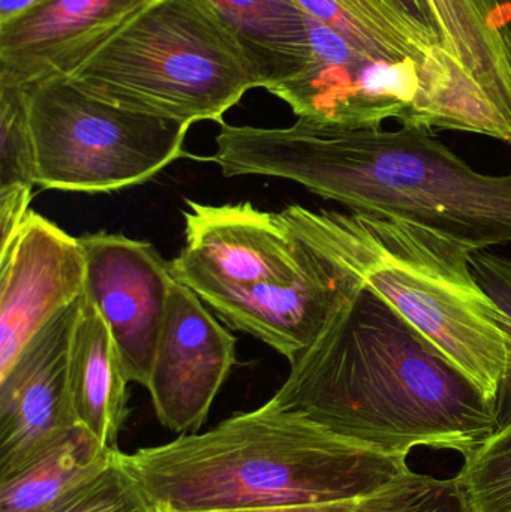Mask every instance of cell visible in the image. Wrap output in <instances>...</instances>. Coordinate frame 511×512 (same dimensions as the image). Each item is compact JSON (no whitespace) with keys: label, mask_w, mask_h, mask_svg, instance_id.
<instances>
[{"label":"cell","mask_w":511,"mask_h":512,"mask_svg":"<svg viewBox=\"0 0 511 512\" xmlns=\"http://www.w3.org/2000/svg\"><path fill=\"white\" fill-rule=\"evenodd\" d=\"M128 384L110 328L83 294L69 352L72 408L77 424L114 451L128 415Z\"/></svg>","instance_id":"2e32d148"},{"label":"cell","mask_w":511,"mask_h":512,"mask_svg":"<svg viewBox=\"0 0 511 512\" xmlns=\"http://www.w3.org/2000/svg\"><path fill=\"white\" fill-rule=\"evenodd\" d=\"M212 161L224 176L291 180L354 212L405 219L474 251L511 243V173H479L431 129L221 123Z\"/></svg>","instance_id":"7a4b0ae2"},{"label":"cell","mask_w":511,"mask_h":512,"mask_svg":"<svg viewBox=\"0 0 511 512\" xmlns=\"http://www.w3.org/2000/svg\"><path fill=\"white\" fill-rule=\"evenodd\" d=\"M38 512H155L117 454L110 466Z\"/></svg>","instance_id":"44dd1931"},{"label":"cell","mask_w":511,"mask_h":512,"mask_svg":"<svg viewBox=\"0 0 511 512\" xmlns=\"http://www.w3.org/2000/svg\"><path fill=\"white\" fill-rule=\"evenodd\" d=\"M471 267L486 294L506 315L509 331V354L506 369L495 397L494 409L498 432L511 427V259L492 252L476 251L471 255Z\"/></svg>","instance_id":"603a6c76"},{"label":"cell","mask_w":511,"mask_h":512,"mask_svg":"<svg viewBox=\"0 0 511 512\" xmlns=\"http://www.w3.org/2000/svg\"><path fill=\"white\" fill-rule=\"evenodd\" d=\"M294 2L377 62L419 75L441 131L488 137V126L456 86L452 66L428 27L399 11L389 0Z\"/></svg>","instance_id":"7c38bea8"},{"label":"cell","mask_w":511,"mask_h":512,"mask_svg":"<svg viewBox=\"0 0 511 512\" xmlns=\"http://www.w3.org/2000/svg\"><path fill=\"white\" fill-rule=\"evenodd\" d=\"M237 339L207 304L174 280L147 390L156 417L177 433H197L236 364Z\"/></svg>","instance_id":"30bf717a"},{"label":"cell","mask_w":511,"mask_h":512,"mask_svg":"<svg viewBox=\"0 0 511 512\" xmlns=\"http://www.w3.org/2000/svg\"><path fill=\"white\" fill-rule=\"evenodd\" d=\"M185 246L171 262L174 277L198 297L299 279L305 252L281 212L252 204L209 206L186 200Z\"/></svg>","instance_id":"52a82bcc"},{"label":"cell","mask_w":511,"mask_h":512,"mask_svg":"<svg viewBox=\"0 0 511 512\" xmlns=\"http://www.w3.org/2000/svg\"><path fill=\"white\" fill-rule=\"evenodd\" d=\"M456 86L489 129L511 144V0H422Z\"/></svg>","instance_id":"9a60e30c"},{"label":"cell","mask_w":511,"mask_h":512,"mask_svg":"<svg viewBox=\"0 0 511 512\" xmlns=\"http://www.w3.org/2000/svg\"><path fill=\"white\" fill-rule=\"evenodd\" d=\"M155 0H41L0 24V86L68 78Z\"/></svg>","instance_id":"4fadbf2b"},{"label":"cell","mask_w":511,"mask_h":512,"mask_svg":"<svg viewBox=\"0 0 511 512\" xmlns=\"http://www.w3.org/2000/svg\"><path fill=\"white\" fill-rule=\"evenodd\" d=\"M41 0H0V24L8 23L20 17L27 9L35 6Z\"/></svg>","instance_id":"d4e9b609"},{"label":"cell","mask_w":511,"mask_h":512,"mask_svg":"<svg viewBox=\"0 0 511 512\" xmlns=\"http://www.w3.org/2000/svg\"><path fill=\"white\" fill-rule=\"evenodd\" d=\"M86 261V289L110 328L129 382L147 387L167 318L174 277L155 246L123 234L78 237Z\"/></svg>","instance_id":"ba28073f"},{"label":"cell","mask_w":511,"mask_h":512,"mask_svg":"<svg viewBox=\"0 0 511 512\" xmlns=\"http://www.w3.org/2000/svg\"><path fill=\"white\" fill-rule=\"evenodd\" d=\"M245 51L263 89L293 80L312 62L308 15L294 0H195Z\"/></svg>","instance_id":"e0dca14e"},{"label":"cell","mask_w":511,"mask_h":512,"mask_svg":"<svg viewBox=\"0 0 511 512\" xmlns=\"http://www.w3.org/2000/svg\"><path fill=\"white\" fill-rule=\"evenodd\" d=\"M68 80L102 101L191 126L224 123L260 75L195 0H155Z\"/></svg>","instance_id":"5b68a950"},{"label":"cell","mask_w":511,"mask_h":512,"mask_svg":"<svg viewBox=\"0 0 511 512\" xmlns=\"http://www.w3.org/2000/svg\"><path fill=\"white\" fill-rule=\"evenodd\" d=\"M450 480H438L428 475L416 474L389 487L383 492L366 498L327 504L297 505V507L257 508V510L207 511V512H410L428 502L449 486ZM155 507V505H153ZM155 512H177L155 507Z\"/></svg>","instance_id":"7402d4cb"},{"label":"cell","mask_w":511,"mask_h":512,"mask_svg":"<svg viewBox=\"0 0 511 512\" xmlns=\"http://www.w3.org/2000/svg\"><path fill=\"white\" fill-rule=\"evenodd\" d=\"M284 212L495 402L509 331L474 276V249L393 216L302 206Z\"/></svg>","instance_id":"277c9868"},{"label":"cell","mask_w":511,"mask_h":512,"mask_svg":"<svg viewBox=\"0 0 511 512\" xmlns=\"http://www.w3.org/2000/svg\"><path fill=\"white\" fill-rule=\"evenodd\" d=\"M86 289L80 239L29 212L8 248L0 251V375L27 343Z\"/></svg>","instance_id":"8fae6325"},{"label":"cell","mask_w":511,"mask_h":512,"mask_svg":"<svg viewBox=\"0 0 511 512\" xmlns=\"http://www.w3.org/2000/svg\"><path fill=\"white\" fill-rule=\"evenodd\" d=\"M290 364L270 405L381 453L467 457L498 432L494 403L368 286Z\"/></svg>","instance_id":"6da1fadb"},{"label":"cell","mask_w":511,"mask_h":512,"mask_svg":"<svg viewBox=\"0 0 511 512\" xmlns=\"http://www.w3.org/2000/svg\"><path fill=\"white\" fill-rule=\"evenodd\" d=\"M410 512H467L461 499H459L458 492H456L455 480L450 478L449 486L438 493L434 498L429 499L425 504L420 507L414 508Z\"/></svg>","instance_id":"cb8c5ba5"},{"label":"cell","mask_w":511,"mask_h":512,"mask_svg":"<svg viewBox=\"0 0 511 512\" xmlns=\"http://www.w3.org/2000/svg\"><path fill=\"white\" fill-rule=\"evenodd\" d=\"M120 451L75 424L8 477L0 478V512H38L104 471Z\"/></svg>","instance_id":"ac0fdd59"},{"label":"cell","mask_w":511,"mask_h":512,"mask_svg":"<svg viewBox=\"0 0 511 512\" xmlns=\"http://www.w3.org/2000/svg\"><path fill=\"white\" fill-rule=\"evenodd\" d=\"M281 215L305 252L299 279L290 285L230 289L200 298L225 324L257 337L293 363L314 345L360 282L284 210Z\"/></svg>","instance_id":"9c48e42d"},{"label":"cell","mask_w":511,"mask_h":512,"mask_svg":"<svg viewBox=\"0 0 511 512\" xmlns=\"http://www.w3.org/2000/svg\"><path fill=\"white\" fill-rule=\"evenodd\" d=\"M35 186L29 93L20 87L0 86V192L32 191Z\"/></svg>","instance_id":"ffe728a7"},{"label":"cell","mask_w":511,"mask_h":512,"mask_svg":"<svg viewBox=\"0 0 511 512\" xmlns=\"http://www.w3.org/2000/svg\"><path fill=\"white\" fill-rule=\"evenodd\" d=\"M381 453L269 402L209 432L120 453L155 507L177 512L257 510L366 498L414 474Z\"/></svg>","instance_id":"3957f363"},{"label":"cell","mask_w":511,"mask_h":512,"mask_svg":"<svg viewBox=\"0 0 511 512\" xmlns=\"http://www.w3.org/2000/svg\"><path fill=\"white\" fill-rule=\"evenodd\" d=\"M27 93L41 189L119 191L147 182L186 155L185 123L117 107L68 78Z\"/></svg>","instance_id":"8992f818"},{"label":"cell","mask_w":511,"mask_h":512,"mask_svg":"<svg viewBox=\"0 0 511 512\" xmlns=\"http://www.w3.org/2000/svg\"><path fill=\"white\" fill-rule=\"evenodd\" d=\"M455 480L467 512H511V427L464 457Z\"/></svg>","instance_id":"d6986e66"},{"label":"cell","mask_w":511,"mask_h":512,"mask_svg":"<svg viewBox=\"0 0 511 512\" xmlns=\"http://www.w3.org/2000/svg\"><path fill=\"white\" fill-rule=\"evenodd\" d=\"M392 5H395L399 11L407 14L408 17L413 18L417 23L422 24V26L429 27L428 20H426L425 8H423L422 0H389ZM434 33V32H432Z\"/></svg>","instance_id":"484cf974"},{"label":"cell","mask_w":511,"mask_h":512,"mask_svg":"<svg viewBox=\"0 0 511 512\" xmlns=\"http://www.w3.org/2000/svg\"><path fill=\"white\" fill-rule=\"evenodd\" d=\"M80 301L57 313L0 375V478L77 424L69 352Z\"/></svg>","instance_id":"5bb4252c"}]
</instances>
